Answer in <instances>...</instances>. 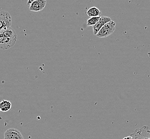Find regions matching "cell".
<instances>
[{
    "instance_id": "obj_10",
    "label": "cell",
    "mask_w": 150,
    "mask_h": 139,
    "mask_svg": "<svg viewBox=\"0 0 150 139\" xmlns=\"http://www.w3.org/2000/svg\"><path fill=\"white\" fill-rule=\"evenodd\" d=\"M100 17H91L87 21V26H92L93 27L98 22Z\"/></svg>"
},
{
    "instance_id": "obj_6",
    "label": "cell",
    "mask_w": 150,
    "mask_h": 139,
    "mask_svg": "<svg viewBox=\"0 0 150 139\" xmlns=\"http://www.w3.org/2000/svg\"><path fill=\"white\" fill-rule=\"evenodd\" d=\"M4 139H24V138L19 130L11 128L4 132Z\"/></svg>"
},
{
    "instance_id": "obj_1",
    "label": "cell",
    "mask_w": 150,
    "mask_h": 139,
    "mask_svg": "<svg viewBox=\"0 0 150 139\" xmlns=\"http://www.w3.org/2000/svg\"><path fill=\"white\" fill-rule=\"evenodd\" d=\"M17 35L11 27L0 31V49L6 50L11 48L16 44Z\"/></svg>"
},
{
    "instance_id": "obj_4",
    "label": "cell",
    "mask_w": 150,
    "mask_h": 139,
    "mask_svg": "<svg viewBox=\"0 0 150 139\" xmlns=\"http://www.w3.org/2000/svg\"><path fill=\"white\" fill-rule=\"evenodd\" d=\"M130 136L133 139H150V127L144 126L137 128Z\"/></svg>"
},
{
    "instance_id": "obj_11",
    "label": "cell",
    "mask_w": 150,
    "mask_h": 139,
    "mask_svg": "<svg viewBox=\"0 0 150 139\" xmlns=\"http://www.w3.org/2000/svg\"><path fill=\"white\" fill-rule=\"evenodd\" d=\"M123 139H133L132 137L131 136H127V137H125Z\"/></svg>"
},
{
    "instance_id": "obj_5",
    "label": "cell",
    "mask_w": 150,
    "mask_h": 139,
    "mask_svg": "<svg viewBox=\"0 0 150 139\" xmlns=\"http://www.w3.org/2000/svg\"><path fill=\"white\" fill-rule=\"evenodd\" d=\"M30 4L29 10L30 11L39 12L43 10L47 4V1L45 0H35L29 1L27 4Z\"/></svg>"
},
{
    "instance_id": "obj_3",
    "label": "cell",
    "mask_w": 150,
    "mask_h": 139,
    "mask_svg": "<svg viewBox=\"0 0 150 139\" xmlns=\"http://www.w3.org/2000/svg\"><path fill=\"white\" fill-rule=\"evenodd\" d=\"M12 19L8 12L0 9V31L11 27Z\"/></svg>"
},
{
    "instance_id": "obj_7",
    "label": "cell",
    "mask_w": 150,
    "mask_h": 139,
    "mask_svg": "<svg viewBox=\"0 0 150 139\" xmlns=\"http://www.w3.org/2000/svg\"><path fill=\"white\" fill-rule=\"evenodd\" d=\"M112 21L111 18L107 16H102L100 17L98 22L93 27V35H96L99 32L100 30L102 28L105 24Z\"/></svg>"
},
{
    "instance_id": "obj_9",
    "label": "cell",
    "mask_w": 150,
    "mask_h": 139,
    "mask_svg": "<svg viewBox=\"0 0 150 139\" xmlns=\"http://www.w3.org/2000/svg\"><path fill=\"white\" fill-rule=\"evenodd\" d=\"M11 103L8 100H2L0 102V108L1 111L7 112L11 108Z\"/></svg>"
},
{
    "instance_id": "obj_2",
    "label": "cell",
    "mask_w": 150,
    "mask_h": 139,
    "mask_svg": "<svg viewBox=\"0 0 150 139\" xmlns=\"http://www.w3.org/2000/svg\"><path fill=\"white\" fill-rule=\"evenodd\" d=\"M116 23L114 21H111L105 24L100 30L99 32L96 36L99 38H104L111 35L115 30Z\"/></svg>"
},
{
    "instance_id": "obj_8",
    "label": "cell",
    "mask_w": 150,
    "mask_h": 139,
    "mask_svg": "<svg viewBox=\"0 0 150 139\" xmlns=\"http://www.w3.org/2000/svg\"><path fill=\"white\" fill-rule=\"evenodd\" d=\"M87 15L91 17H99L101 15V11L96 7H91L87 10L86 12Z\"/></svg>"
},
{
    "instance_id": "obj_12",
    "label": "cell",
    "mask_w": 150,
    "mask_h": 139,
    "mask_svg": "<svg viewBox=\"0 0 150 139\" xmlns=\"http://www.w3.org/2000/svg\"><path fill=\"white\" fill-rule=\"evenodd\" d=\"M1 111V108H0V112Z\"/></svg>"
}]
</instances>
